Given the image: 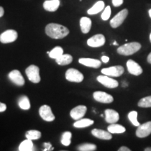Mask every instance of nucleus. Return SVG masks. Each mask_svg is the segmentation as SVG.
<instances>
[{
  "label": "nucleus",
  "instance_id": "nucleus-18",
  "mask_svg": "<svg viewBox=\"0 0 151 151\" xmlns=\"http://www.w3.org/2000/svg\"><path fill=\"white\" fill-rule=\"evenodd\" d=\"M60 5V0H46L43 2V9L49 12H54L58 10Z\"/></svg>",
  "mask_w": 151,
  "mask_h": 151
},
{
  "label": "nucleus",
  "instance_id": "nucleus-20",
  "mask_svg": "<svg viewBox=\"0 0 151 151\" xmlns=\"http://www.w3.org/2000/svg\"><path fill=\"white\" fill-rule=\"evenodd\" d=\"M81 29L83 34H88L92 27V21L89 18L83 17L80 20Z\"/></svg>",
  "mask_w": 151,
  "mask_h": 151
},
{
  "label": "nucleus",
  "instance_id": "nucleus-39",
  "mask_svg": "<svg viewBox=\"0 0 151 151\" xmlns=\"http://www.w3.org/2000/svg\"><path fill=\"white\" fill-rule=\"evenodd\" d=\"M4 14V9L2 6H0V18L2 17Z\"/></svg>",
  "mask_w": 151,
  "mask_h": 151
},
{
  "label": "nucleus",
  "instance_id": "nucleus-16",
  "mask_svg": "<svg viewBox=\"0 0 151 151\" xmlns=\"http://www.w3.org/2000/svg\"><path fill=\"white\" fill-rule=\"evenodd\" d=\"M105 113V120L106 122L110 124L116 123L119 120L120 116H119V113L113 109H106L104 111Z\"/></svg>",
  "mask_w": 151,
  "mask_h": 151
},
{
  "label": "nucleus",
  "instance_id": "nucleus-5",
  "mask_svg": "<svg viewBox=\"0 0 151 151\" xmlns=\"http://www.w3.org/2000/svg\"><path fill=\"white\" fill-rule=\"evenodd\" d=\"M128 16V10L124 9L123 10L120 11L118 14L116 15L111 19L110 21V24L111 27L117 28L123 23L127 16Z\"/></svg>",
  "mask_w": 151,
  "mask_h": 151
},
{
  "label": "nucleus",
  "instance_id": "nucleus-2",
  "mask_svg": "<svg viewBox=\"0 0 151 151\" xmlns=\"http://www.w3.org/2000/svg\"><path fill=\"white\" fill-rule=\"evenodd\" d=\"M141 44L138 42H131L125 43L117 49L118 53L122 55H131L139 51L141 49Z\"/></svg>",
  "mask_w": 151,
  "mask_h": 151
},
{
  "label": "nucleus",
  "instance_id": "nucleus-1",
  "mask_svg": "<svg viewBox=\"0 0 151 151\" xmlns=\"http://www.w3.org/2000/svg\"><path fill=\"white\" fill-rule=\"evenodd\" d=\"M45 32L47 36L55 39H61L69 34V30L65 26L57 23H50L46 25Z\"/></svg>",
  "mask_w": 151,
  "mask_h": 151
},
{
  "label": "nucleus",
  "instance_id": "nucleus-25",
  "mask_svg": "<svg viewBox=\"0 0 151 151\" xmlns=\"http://www.w3.org/2000/svg\"><path fill=\"white\" fill-rule=\"evenodd\" d=\"M18 106L22 110H29L30 109V101L27 96H21L18 99Z\"/></svg>",
  "mask_w": 151,
  "mask_h": 151
},
{
  "label": "nucleus",
  "instance_id": "nucleus-37",
  "mask_svg": "<svg viewBox=\"0 0 151 151\" xmlns=\"http://www.w3.org/2000/svg\"><path fill=\"white\" fill-rule=\"evenodd\" d=\"M109 58L108 56H106V55H104L101 57V61H102L104 63H107V62H109Z\"/></svg>",
  "mask_w": 151,
  "mask_h": 151
},
{
  "label": "nucleus",
  "instance_id": "nucleus-29",
  "mask_svg": "<svg viewBox=\"0 0 151 151\" xmlns=\"http://www.w3.org/2000/svg\"><path fill=\"white\" fill-rule=\"evenodd\" d=\"M72 134L70 132H65L62 135L61 143L65 146H69L71 144Z\"/></svg>",
  "mask_w": 151,
  "mask_h": 151
},
{
  "label": "nucleus",
  "instance_id": "nucleus-10",
  "mask_svg": "<svg viewBox=\"0 0 151 151\" xmlns=\"http://www.w3.org/2000/svg\"><path fill=\"white\" fill-rule=\"evenodd\" d=\"M97 80L98 82L102 84L103 86L109 88H116L118 86V82L115 79H113L109 76L103 75L97 76Z\"/></svg>",
  "mask_w": 151,
  "mask_h": 151
},
{
  "label": "nucleus",
  "instance_id": "nucleus-27",
  "mask_svg": "<svg viewBox=\"0 0 151 151\" xmlns=\"http://www.w3.org/2000/svg\"><path fill=\"white\" fill-rule=\"evenodd\" d=\"M25 137L27 139H29V140H37V139H39L41 138V132L38 131V130L32 129L26 132Z\"/></svg>",
  "mask_w": 151,
  "mask_h": 151
},
{
  "label": "nucleus",
  "instance_id": "nucleus-26",
  "mask_svg": "<svg viewBox=\"0 0 151 151\" xmlns=\"http://www.w3.org/2000/svg\"><path fill=\"white\" fill-rule=\"evenodd\" d=\"M34 145L32 141L29 139H26L22 141L19 146V150L20 151H32L34 150Z\"/></svg>",
  "mask_w": 151,
  "mask_h": 151
},
{
  "label": "nucleus",
  "instance_id": "nucleus-36",
  "mask_svg": "<svg viewBox=\"0 0 151 151\" xmlns=\"http://www.w3.org/2000/svg\"><path fill=\"white\" fill-rule=\"evenodd\" d=\"M6 110V105L5 104L0 102V112H4Z\"/></svg>",
  "mask_w": 151,
  "mask_h": 151
},
{
  "label": "nucleus",
  "instance_id": "nucleus-35",
  "mask_svg": "<svg viewBox=\"0 0 151 151\" xmlns=\"http://www.w3.org/2000/svg\"><path fill=\"white\" fill-rule=\"evenodd\" d=\"M43 146H44V148L43 149V150L44 151H46V150H53L54 148H52V145L50 144V143H43Z\"/></svg>",
  "mask_w": 151,
  "mask_h": 151
},
{
  "label": "nucleus",
  "instance_id": "nucleus-31",
  "mask_svg": "<svg viewBox=\"0 0 151 151\" xmlns=\"http://www.w3.org/2000/svg\"><path fill=\"white\" fill-rule=\"evenodd\" d=\"M138 106L141 108H149L151 107V96L143 97L138 103Z\"/></svg>",
  "mask_w": 151,
  "mask_h": 151
},
{
  "label": "nucleus",
  "instance_id": "nucleus-4",
  "mask_svg": "<svg viewBox=\"0 0 151 151\" xmlns=\"http://www.w3.org/2000/svg\"><path fill=\"white\" fill-rule=\"evenodd\" d=\"M66 79L68 81L70 82H74V83H81L83 81L84 76L82 73L76 69H67L65 73Z\"/></svg>",
  "mask_w": 151,
  "mask_h": 151
},
{
  "label": "nucleus",
  "instance_id": "nucleus-13",
  "mask_svg": "<svg viewBox=\"0 0 151 151\" xmlns=\"http://www.w3.org/2000/svg\"><path fill=\"white\" fill-rule=\"evenodd\" d=\"M9 78L16 84V86H22L24 84V79L20 72L17 69H14V70L11 71L10 73H9Z\"/></svg>",
  "mask_w": 151,
  "mask_h": 151
},
{
  "label": "nucleus",
  "instance_id": "nucleus-11",
  "mask_svg": "<svg viewBox=\"0 0 151 151\" xmlns=\"http://www.w3.org/2000/svg\"><path fill=\"white\" fill-rule=\"evenodd\" d=\"M93 97L96 101L100 103L110 104L113 101V97L112 96L105 92H94L93 93Z\"/></svg>",
  "mask_w": 151,
  "mask_h": 151
},
{
  "label": "nucleus",
  "instance_id": "nucleus-17",
  "mask_svg": "<svg viewBox=\"0 0 151 151\" xmlns=\"http://www.w3.org/2000/svg\"><path fill=\"white\" fill-rule=\"evenodd\" d=\"M78 62L81 65L88 67L94 68V69H97L101 67V62L99 60L97 59H92V58H80L78 60Z\"/></svg>",
  "mask_w": 151,
  "mask_h": 151
},
{
  "label": "nucleus",
  "instance_id": "nucleus-12",
  "mask_svg": "<svg viewBox=\"0 0 151 151\" xmlns=\"http://www.w3.org/2000/svg\"><path fill=\"white\" fill-rule=\"evenodd\" d=\"M151 134V121L140 124L136 132V135L139 138L147 137Z\"/></svg>",
  "mask_w": 151,
  "mask_h": 151
},
{
  "label": "nucleus",
  "instance_id": "nucleus-3",
  "mask_svg": "<svg viewBox=\"0 0 151 151\" xmlns=\"http://www.w3.org/2000/svg\"><path fill=\"white\" fill-rule=\"evenodd\" d=\"M26 75L29 81L34 83H39L41 81V77L39 74V68L37 66L32 65L28 67L25 70Z\"/></svg>",
  "mask_w": 151,
  "mask_h": 151
},
{
  "label": "nucleus",
  "instance_id": "nucleus-15",
  "mask_svg": "<svg viewBox=\"0 0 151 151\" xmlns=\"http://www.w3.org/2000/svg\"><path fill=\"white\" fill-rule=\"evenodd\" d=\"M127 67L129 73L134 76H139L143 73L141 66L132 60H129L127 62Z\"/></svg>",
  "mask_w": 151,
  "mask_h": 151
},
{
  "label": "nucleus",
  "instance_id": "nucleus-44",
  "mask_svg": "<svg viewBox=\"0 0 151 151\" xmlns=\"http://www.w3.org/2000/svg\"><path fill=\"white\" fill-rule=\"evenodd\" d=\"M150 42H151V33H150Z\"/></svg>",
  "mask_w": 151,
  "mask_h": 151
},
{
  "label": "nucleus",
  "instance_id": "nucleus-33",
  "mask_svg": "<svg viewBox=\"0 0 151 151\" xmlns=\"http://www.w3.org/2000/svg\"><path fill=\"white\" fill-rule=\"evenodd\" d=\"M111 14V9L110 6H107L104 9V11H103L102 14H101V18L103 20H107L110 18Z\"/></svg>",
  "mask_w": 151,
  "mask_h": 151
},
{
  "label": "nucleus",
  "instance_id": "nucleus-9",
  "mask_svg": "<svg viewBox=\"0 0 151 151\" xmlns=\"http://www.w3.org/2000/svg\"><path fill=\"white\" fill-rule=\"evenodd\" d=\"M106 42L105 37L101 34H98L93 36V37H90L89 39L87 41V44L90 47L92 48H98V47H101L104 45Z\"/></svg>",
  "mask_w": 151,
  "mask_h": 151
},
{
  "label": "nucleus",
  "instance_id": "nucleus-14",
  "mask_svg": "<svg viewBox=\"0 0 151 151\" xmlns=\"http://www.w3.org/2000/svg\"><path fill=\"white\" fill-rule=\"evenodd\" d=\"M87 111V107L83 105H79L70 111V116L73 120H78L83 118Z\"/></svg>",
  "mask_w": 151,
  "mask_h": 151
},
{
  "label": "nucleus",
  "instance_id": "nucleus-34",
  "mask_svg": "<svg viewBox=\"0 0 151 151\" xmlns=\"http://www.w3.org/2000/svg\"><path fill=\"white\" fill-rule=\"evenodd\" d=\"M112 3L115 7H118L123 4V0H112Z\"/></svg>",
  "mask_w": 151,
  "mask_h": 151
},
{
  "label": "nucleus",
  "instance_id": "nucleus-41",
  "mask_svg": "<svg viewBox=\"0 0 151 151\" xmlns=\"http://www.w3.org/2000/svg\"><path fill=\"white\" fill-rule=\"evenodd\" d=\"M145 151H151V148H146L144 149Z\"/></svg>",
  "mask_w": 151,
  "mask_h": 151
},
{
  "label": "nucleus",
  "instance_id": "nucleus-43",
  "mask_svg": "<svg viewBox=\"0 0 151 151\" xmlns=\"http://www.w3.org/2000/svg\"><path fill=\"white\" fill-rule=\"evenodd\" d=\"M148 14H149V16H150V17L151 18V9L148 11Z\"/></svg>",
  "mask_w": 151,
  "mask_h": 151
},
{
  "label": "nucleus",
  "instance_id": "nucleus-23",
  "mask_svg": "<svg viewBox=\"0 0 151 151\" xmlns=\"http://www.w3.org/2000/svg\"><path fill=\"white\" fill-rule=\"evenodd\" d=\"M94 124V120L88 118H81L80 120H76L73 123V127L76 128H84L90 127V125Z\"/></svg>",
  "mask_w": 151,
  "mask_h": 151
},
{
  "label": "nucleus",
  "instance_id": "nucleus-24",
  "mask_svg": "<svg viewBox=\"0 0 151 151\" xmlns=\"http://www.w3.org/2000/svg\"><path fill=\"white\" fill-rule=\"evenodd\" d=\"M107 129L111 134H122L126 131L125 127L116 123L111 124V125H109Z\"/></svg>",
  "mask_w": 151,
  "mask_h": 151
},
{
  "label": "nucleus",
  "instance_id": "nucleus-7",
  "mask_svg": "<svg viewBox=\"0 0 151 151\" xmlns=\"http://www.w3.org/2000/svg\"><path fill=\"white\" fill-rule=\"evenodd\" d=\"M18 38V32L14 29L6 30L0 35V42L2 43H9L14 42Z\"/></svg>",
  "mask_w": 151,
  "mask_h": 151
},
{
  "label": "nucleus",
  "instance_id": "nucleus-28",
  "mask_svg": "<svg viewBox=\"0 0 151 151\" xmlns=\"http://www.w3.org/2000/svg\"><path fill=\"white\" fill-rule=\"evenodd\" d=\"M63 53H64V50L62 47L56 46L49 52L48 55L50 58H52V59L55 60L58 58H59L60 56H61Z\"/></svg>",
  "mask_w": 151,
  "mask_h": 151
},
{
  "label": "nucleus",
  "instance_id": "nucleus-38",
  "mask_svg": "<svg viewBox=\"0 0 151 151\" xmlns=\"http://www.w3.org/2000/svg\"><path fill=\"white\" fill-rule=\"evenodd\" d=\"M130 150H131L126 146H122L118 149V151H130Z\"/></svg>",
  "mask_w": 151,
  "mask_h": 151
},
{
  "label": "nucleus",
  "instance_id": "nucleus-30",
  "mask_svg": "<svg viewBox=\"0 0 151 151\" xmlns=\"http://www.w3.org/2000/svg\"><path fill=\"white\" fill-rule=\"evenodd\" d=\"M78 150L80 151H94L97 150V146L93 143H83L78 146Z\"/></svg>",
  "mask_w": 151,
  "mask_h": 151
},
{
  "label": "nucleus",
  "instance_id": "nucleus-42",
  "mask_svg": "<svg viewBox=\"0 0 151 151\" xmlns=\"http://www.w3.org/2000/svg\"><path fill=\"white\" fill-rule=\"evenodd\" d=\"M113 45H114V46H118V43L116 42V41H114V42H113Z\"/></svg>",
  "mask_w": 151,
  "mask_h": 151
},
{
  "label": "nucleus",
  "instance_id": "nucleus-21",
  "mask_svg": "<svg viewBox=\"0 0 151 151\" xmlns=\"http://www.w3.org/2000/svg\"><path fill=\"white\" fill-rule=\"evenodd\" d=\"M105 4L103 1H98L90 9L88 10V14L89 15H95L101 12L104 9Z\"/></svg>",
  "mask_w": 151,
  "mask_h": 151
},
{
  "label": "nucleus",
  "instance_id": "nucleus-32",
  "mask_svg": "<svg viewBox=\"0 0 151 151\" xmlns=\"http://www.w3.org/2000/svg\"><path fill=\"white\" fill-rule=\"evenodd\" d=\"M137 116H138V113L137 111H131V112L129 113L128 114V118L130 120V122H132V124H133L134 126H137L139 127L140 125V123L137 120Z\"/></svg>",
  "mask_w": 151,
  "mask_h": 151
},
{
  "label": "nucleus",
  "instance_id": "nucleus-6",
  "mask_svg": "<svg viewBox=\"0 0 151 151\" xmlns=\"http://www.w3.org/2000/svg\"><path fill=\"white\" fill-rule=\"evenodd\" d=\"M124 68L122 66H113V67L104 68L101 69V72L104 75L109 76L113 77H119L124 73Z\"/></svg>",
  "mask_w": 151,
  "mask_h": 151
},
{
  "label": "nucleus",
  "instance_id": "nucleus-22",
  "mask_svg": "<svg viewBox=\"0 0 151 151\" xmlns=\"http://www.w3.org/2000/svg\"><path fill=\"white\" fill-rule=\"evenodd\" d=\"M73 61V57L69 54H62L55 59V62L59 65H68Z\"/></svg>",
  "mask_w": 151,
  "mask_h": 151
},
{
  "label": "nucleus",
  "instance_id": "nucleus-40",
  "mask_svg": "<svg viewBox=\"0 0 151 151\" xmlns=\"http://www.w3.org/2000/svg\"><path fill=\"white\" fill-rule=\"evenodd\" d=\"M147 60H148V63L151 64V52H150V54L148 55V58H147Z\"/></svg>",
  "mask_w": 151,
  "mask_h": 151
},
{
  "label": "nucleus",
  "instance_id": "nucleus-19",
  "mask_svg": "<svg viewBox=\"0 0 151 151\" xmlns=\"http://www.w3.org/2000/svg\"><path fill=\"white\" fill-rule=\"evenodd\" d=\"M92 134L94 137L98 138V139H103V140H111L112 139V135L109 131L106 132L104 130L94 129L92 130Z\"/></svg>",
  "mask_w": 151,
  "mask_h": 151
},
{
  "label": "nucleus",
  "instance_id": "nucleus-8",
  "mask_svg": "<svg viewBox=\"0 0 151 151\" xmlns=\"http://www.w3.org/2000/svg\"><path fill=\"white\" fill-rule=\"evenodd\" d=\"M39 113L41 118L45 121L52 122L55 119V117L52 112L51 108L48 105L41 106L39 109Z\"/></svg>",
  "mask_w": 151,
  "mask_h": 151
}]
</instances>
